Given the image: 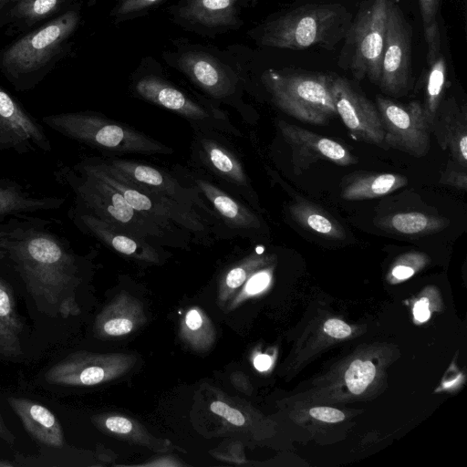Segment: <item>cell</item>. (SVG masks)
Wrapping results in <instances>:
<instances>
[{
    "label": "cell",
    "instance_id": "cell-20",
    "mask_svg": "<svg viewBox=\"0 0 467 467\" xmlns=\"http://www.w3.org/2000/svg\"><path fill=\"white\" fill-rule=\"evenodd\" d=\"M7 401L34 440L48 447L62 448L64 445L62 427L47 408L25 398L10 397Z\"/></svg>",
    "mask_w": 467,
    "mask_h": 467
},
{
    "label": "cell",
    "instance_id": "cell-36",
    "mask_svg": "<svg viewBox=\"0 0 467 467\" xmlns=\"http://www.w3.org/2000/svg\"><path fill=\"white\" fill-rule=\"evenodd\" d=\"M133 325L126 318H113L103 324V330L109 336H122L131 331Z\"/></svg>",
    "mask_w": 467,
    "mask_h": 467
},
{
    "label": "cell",
    "instance_id": "cell-6",
    "mask_svg": "<svg viewBox=\"0 0 467 467\" xmlns=\"http://www.w3.org/2000/svg\"><path fill=\"white\" fill-rule=\"evenodd\" d=\"M329 78L319 72L269 69L263 81L282 111L302 122L325 125L337 115Z\"/></svg>",
    "mask_w": 467,
    "mask_h": 467
},
{
    "label": "cell",
    "instance_id": "cell-33",
    "mask_svg": "<svg viewBox=\"0 0 467 467\" xmlns=\"http://www.w3.org/2000/svg\"><path fill=\"white\" fill-rule=\"evenodd\" d=\"M426 263V255L420 252H409L402 254L391 269V275L397 280H404Z\"/></svg>",
    "mask_w": 467,
    "mask_h": 467
},
{
    "label": "cell",
    "instance_id": "cell-19",
    "mask_svg": "<svg viewBox=\"0 0 467 467\" xmlns=\"http://www.w3.org/2000/svg\"><path fill=\"white\" fill-rule=\"evenodd\" d=\"M135 91L142 99L189 119L204 120L210 118L209 112L202 106L158 76L147 75L140 78L135 83Z\"/></svg>",
    "mask_w": 467,
    "mask_h": 467
},
{
    "label": "cell",
    "instance_id": "cell-10",
    "mask_svg": "<svg viewBox=\"0 0 467 467\" xmlns=\"http://www.w3.org/2000/svg\"><path fill=\"white\" fill-rule=\"evenodd\" d=\"M411 27L400 6L389 2L379 86L393 97L405 95L411 84Z\"/></svg>",
    "mask_w": 467,
    "mask_h": 467
},
{
    "label": "cell",
    "instance_id": "cell-21",
    "mask_svg": "<svg viewBox=\"0 0 467 467\" xmlns=\"http://www.w3.org/2000/svg\"><path fill=\"white\" fill-rule=\"evenodd\" d=\"M65 201L64 197L36 193L16 180L0 178V222L13 215L57 210Z\"/></svg>",
    "mask_w": 467,
    "mask_h": 467
},
{
    "label": "cell",
    "instance_id": "cell-34",
    "mask_svg": "<svg viewBox=\"0 0 467 467\" xmlns=\"http://www.w3.org/2000/svg\"><path fill=\"white\" fill-rule=\"evenodd\" d=\"M451 166L448 164L445 171L441 173L439 182L443 185L451 186L458 190H466L467 173L466 168L458 164Z\"/></svg>",
    "mask_w": 467,
    "mask_h": 467
},
{
    "label": "cell",
    "instance_id": "cell-44",
    "mask_svg": "<svg viewBox=\"0 0 467 467\" xmlns=\"http://www.w3.org/2000/svg\"><path fill=\"white\" fill-rule=\"evenodd\" d=\"M14 0H0V26L7 24L8 13L13 5Z\"/></svg>",
    "mask_w": 467,
    "mask_h": 467
},
{
    "label": "cell",
    "instance_id": "cell-43",
    "mask_svg": "<svg viewBox=\"0 0 467 467\" xmlns=\"http://www.w3.org/2000/svg\"><path fill=\"white\" fill-rule=\"evenodd\" d=\"M0 438L2 440H4L5 442L9 443L10 445H13L16 441V436L6 427L1 412H0Z\"/></svg>",
    "mask_w": 467,
    "mask_h": 467
},
{
    "label": "cell",
    "instance_id": "cell-12",
    "mask_svg": "<svg viewBox=\"0 0 467 467\" xmlns=\"http://www.w3.org/2000/svg\"><path fill=\"white\" fill-rule=\"evenodd\" d=\"M0 150L19 155L52 150L43 125L1 85Z\"/></svg>",
    "mask_w": 467,
    "mask_h": 467
},
{
    "label": "cell",
    "instance_id": "cell-25",
    "mask_svg": "<svg viewBox=\"0 0 467 467\" xmlns=\"http://www.w3.org/2000/svg\"><path fill=\"white\" fill-rule=\"evenodd\" d=\"M384 231L410 237L438 233L449 224V220L420 212H403L385 216L376 223Z\"/></svg>",
    "mask_w": 467,
    "mask_h": 467
},
{
    "label": "cell",
    "instance_id": "cell-29",
    "mask_svg": "<svg viewBox=\"0 0 467 467\" xmlns=\"http://www.w3.org/2000/svg\"><path fill=\"white\" fill-rule=\"evenodd\" d=\"M202 144L206 161L217 173L234 184L247 185L242 164L228 150L211 140H203Z\"/></svg>",
    "mask_w": 467,
    "mask_h": 467
},
{
    "label": "cell",
    "instance_id": "cell-26",
    "mask_svg": "<svg viewBox=\"0 0 467 467\" xmlns=\"http://www.w3.org/2000/svg\"><path fill=\"white\" fill-rule=\"evenodd\" d=\"M293 220L306 230L320 236L343 240L346 232L343 226L321 207L306 201H296L289 206Z\"/></svg>",
    "mask_w": 467,
    "mask_h": 467
},
{
    "label": "cell",
    "instance_id": "cell-30",
    "mask_svg": "<svg viewBox=\"0 0 467 467\" xmlns=\"http://www.w3.org/2000/svg\"><path fill=\"white\" fill-rule=\"evenodd\" d=\"M439 3L440 0H419L428 47L427 64L432 62L441 54V37L436 20Z\"/></svg>",
    "mask_w": 467,
    "mask_h": 467
},
{
    "label": "cell",
    "instance_id": "cell-16",
    "mask_svg": "<svg viewBox=\"0 0 467 467\" xmlns=\"http://www.w3.org/2000/svg\"><path fill=\"white\" fill-rule=\"evenodd\" d=\"M173 62L179 70L213 97L223 98L234 90V81L227 68L206 52L183 51Z\"/></svg>",
    "mask_w": 467,
    "mask_h": 467
},
{
    "label": "cell",
    "instance_id": "cell-31",
    "mask_svg": "<svg viewBox=\"0 0 467 467\" xmlns=\"http://www.w3.org/2000/svg\"><path fill=\"white\" fill-rule=\"evenodd\" d=\"M375 374L376 368L372 362L356 359L347 369L345 380L353 394H360L372 382Z\"/></svg>",
    "mask_w": 467,
    "mask_h": 467
},
{
    "label": "cell",
    "instance_id": "cell-42",
    "mask_svg": "<svg viewBox=\"0 0 467 467\" xmlns=\"http://www.w3.org/2000/svg\"><path fill=\"white\" fill-rule=\"evenodd\" d=\"M187 327L192 330L198 329L202 323V317L199 312L195 309L190 310L185 317Z\"/></svg>",
    "mask_w": 467,
    "mask_h": 467
},
{
    "label": "cell",
    "instance_id": "cell-8",
    "mask_svg": "<svg viewBox=\"0 0 467 467\" xmlns=\"http://www.w3.org/2000/svg\"><path fill=\"white\" fill-rule=\"evenodd\" d=\"M390 0H372L359 12L351 27L349 68L358 80L368 77L379 85Z\"/></svg>",
    "mask_w": 467,
    "mask_h": 467
},
{
    "label": "cell",
    "instance_id": "cell-28",
    "mask_svg": "<svg viewBox=\"0 0 467 467\" xmlns=\"http://www.w3.org/2000/svg\"><path fill=\"white\" fill-rule=\"evenodd\" d=\"M429 70L426 78L423 105V114L431 131L437 110L443 99L446 85V61L440 54L432 62L428 64Z\"/></svg>",
    "mask_w": 467,
    "mask_h": 467
},
{
    "label": "cell",
    "instance_id": "cell-4",
    "mask_svg": "<svg viewBox=\"0 0 467 467\" xmlns=\"http://www.w3.org/2000/svg\"><path fill=\"white\" fill-rule=\"evenodd\" d=\"M347 15L340 5L300 6L265 23L259 30L257 42L293 50L329 44L344 33Z\"/></svg>",
    "mask_w": 467,
    "mask_h": 467
},
{
    "label": "cell",
    "instance_id": "cell-38",
    "mask_svg": "<svg viewBox=\"0 0 467 467\" xmlns=\"http://www.w3.org/2000/svg\"><path fill=\"white\" fill-rule=\"evenodd\" d=\"M325 332L337 338H343L350 335L351 328L345 322L338 319H329L324 324Z\"/></svg>",
    "mask_w": 467,
    "mask_h": 467
},
{
    "label": "cell",
    "instance_id": "cell-18",
    "mask_svg": "<svg viewBox=\"0 0 467 467\" xmlns=\"http://www.w3.org/2000/svg\"><path fill=\"white\" fill-rule=\"evenodd\" d=\"M241 0H186L178 9L179 21L193 29L223 31L237 27Z\"/></svg>",
    "mask_w": 467,
    "mask_h": 467
},
{
    "label": "cell",
    "instance_id": "cell-2",
    "mask_svg": "<svg viewBox=\"0 0 467 467\" xmlns=\"http://www.w3.org/2000/svg\"><path fill=\"white\" fill-rule=\"evenodd\" d=\"M80 19L78 5L67 7L0 52V70L16 90H31L46 78L66 51Z\"/></svg>",
    "mask_w": 467,
    "mask_h": 467
},
{
    "label": "cell",
    "instance_id": "cell-39",
    "mask_svg": "<svg viewBox=\"0 0 467 467\" xmlns=\"http://www.w3.org/2000/svg\"><path fill=\"white\" fill-rule=\"evenodd\" d=\"M105 426L115 433L125 434L132 430V423L124 417L111 416L106 419Z\"/></svg>",
    "mask_w": 467,
    "mask_h": 467
},
{
    "label": "cell",
    "instance_id": "cell-14",
    "mask_svg": "<svg viewBox=\"0 0 467 467\" xmlns=\"http://www.w3.org/2000/svg\"><path fill=\"white\" fill-rule=\"evenodd\" d=\"M72 223L83 233L115 251L138 259L154 260L156 250L145 240L130 235L75 203L68 211Z\"/></svg>",
    "mask_w": 467,
    "mask_h": 467
},
{
    "label": "cell",
    "instance_id": "cell-9",
    "mask_svg": "<svg viewBox=\"0 0 467 467\" xmlns=\"http://www.w3.org/2000/svg\"><path fill=\"white\" fill-rule=\"evenodd\" d=\"M387 148H392L416 158L424 157L431 147V129L426 122L421 104L411 101L397 103L382 96L376 97Z\"/></svg>",
    "mask_w": 467,
    "mask_h": 467
},
{
    "label": "cell",
    "instance_id": "cell-15",
    "mask_svg": "<svg viewBox=\"0 0 467 467\" xmlns=\"http://www.w3.org/2000/svg\"><path fill=\"white\" fill-rule=\"evenodd\" d=\"M107 163L136 186L167 196L192 206L199 204L194 190L183 187L179 182L153 166L127 160H109Z\"/></svg>",
    "mask_w": 467,
    "mask_h": 467
},
{
    "label": "cell",
    "instance_id": "cell-24",
    "mask_svg": "<svg viewBox=\"0 0 467 467\" xmlns=\"http://www.w3.org/2000/svg\"><path fill=\"white\" fill-rule=\"evenodd\" d=\"M192 180L231 227L238 229H257L260 227L258 217L228 193L204 179L193 178Z\"/></svg>",
    "mask_w": 467,
    "mask_h": 467
},
{
    "label": "cell",
    "instance_id": "cell-27",
    "mask_svg": "<svg viewBox=\"0 0 467 467\" xmlns=\"http://www.w3.org/2000/svg\"><path fill=\"white\" fill-rule=\"evenodd\" d=\"M65 0H14L7 23L26 29L47 20L62 9Z\"/></svg>",
    "mask_w": 467,
    "mask_h": 467
},
{
    "label": "cell",
    "instance_id": "cell-23",
    "mask_svg": "<svg viewBox=\"0 0 467 467\" xmlns=\"http://www.w3.org/2000/svg\"><path fill=\"white\" fill-rule=\"evenodd\" d=\"M24 323L17 312L11 286L0 275V355L16 358L22 355Z\"/></svg>",
    "mask_w": 467,
    "mask_h": 467
},
{
    "label": "cell",
    "instance_id": "cell-22",
    "mask_svg": "<svg viewBox=\"0 0 467 467\" xmlns=\"http://www.w3.org/2000/svg\"><path fill=\"white\" fill-rule=\"evenodd\" d=\"M408 183V179L396 173H353L342 181L341 197L359 201L387 195Z\"/></svg>",
    "mask_w": 467,
    "mask_h": 467
},
{
    "label": "cell",
    "instance_id": "cell-35",
    "mask_svg": "<svg viewBox=\"0 0 467 467\" xmlns=\"http://www.w3.org/2000/svg\"><path fill=\"white\" fill-rule=\"evenodd\" d=\"M210 409L217 415L223 417L230 423L242 426L245 422L244 415L236 409L231 408L223 401H213Z\"/></svg>",
    "mask_w": 467,
    "mask_h": 467
},
{
    "label": "cell",
    "instance_id": "cell-45",
    "mask_svg": "<svg viewBox=\"0 0 467 467\" xmlns=\"http://www.w3.org/2000/svg\"><path fill=\"white\" fill-rule=\"evenodd\" d=\"M254 365L260 371L266 370L271 366V358L267 355H258L254 360Z\"/></svg>",
    "mask_w": 467,
    "mask_h": 467
},
{
    "label": "cell",
    "instance_id": "cell-17",
    "mask_svg": "<svg viewBox=\"0 0 467 467\" xmlns=\"http://www.w3.org/2000/svg\"><path fill=\"white\" fill-rule=\"evenodd\" d=\"M440 147L448 150L452 160L467 168V116L453 98L441 102L431 128Z\"/></svg>",
    "mask_w": 467,
    "mask_h": 467
},
{
    "label": "cell",
    "instance_id": "cell-5",
    "mask_svg": "<svg viewBox=\"0 0 467 467\" xmlns=\"http://www.w3.org/2000/svg\"><path fill=\"white\" fill-rule=\"evenodd\" d=\"M42 121L67 139L101 150L144 154L172 151L140 131L91 111L50 114Z\"/></svg>",
    "mask_w": 467,
    "mask_h": 467
},
{
    "label": "cell",
    "instance_id": "cell-37",
    "mask_svg": "<svg viewBox=\"0 0 467 467\" xmlns=\"http://www.w3.org/2000/svg\"><path fill=\"white\" fill-rule=\"evenodd\" d=\"M310 415L325 422L335 423L345 419L342 411L329 407H316L309 410Z\"/></svg>",
    "mask_w": 467,
    "mask_h": 467
},
{
    "label": "cell",
    "instance_id": "cell-13",
    "mask_svg": "<svg viewBox=\"0 0 467 467\" xmlns=\"http://www.w3.org/2000/svg\"><path fill=\"white\" fill-rule=\"evenodd\" d=\"M278 129L290 147L293 171L300 175L319 161H328L337 165L356 164V156L340 142L295 124L279 120Z\"/></svg>",
    "mask_w": 467,
    "mask_h": 467
},
{
    "label": "cell",
    "instance_id": "cell-7",
    "mask_svg": "<svg viewBox=\"0 0 467 467\" xmlns=\"http://www.w3.org/2000/svg\"><path fill=\"white\" fill-rule=\"evenodd\" d=\"M72 167L91 174L113 187L134 210L163 229L168 223L173 222L192 231L203 230V225L191 206L136 186L118 173L106 161L87 158Z\"/></svg>",
    "mask_w": 467,
    "mask_h": 467
},
{
    "label": "cell",
    "instance_id": "cell-1",
    "mask_svg": "<svg viewBox=\"0 0 467 467\" xmlns=\"http://www.w3.org/2000/svg\"><path fill=\"white\" fill-rule=\"evenodd\" d=\"M57 220L22 213L0 222V258L24 282L46 313L76 312L73 288L79 259L69 241L55 229Z\"/></svg>",
    "mask_w": 467,
    "mask_h": 467
},
{
    "label": "cell",
    "instance_id": "cell-32",
    "mask_svg": "<svg viewBox=\"0 0 467 467\" xmlns=\"http://www.w3.org/2000/svg\"><path fill=\"white\" fill-rule=\"evenodd\" d=\"M164 0H117L110 15L115 21H123L140 16Z\"/></svg>",
    "mask_w": 467,
    "mask_h": 467
},
{
    "label": "cell",
    "instance_id": "cell-41",
    "mask_svg": "<svg viewBox=\"0 0 467 467\" xmlns=\"http://www.w3.org/2000/svg\"><path fill=\"white\" fill-rule=\"evenodd\" d=\"M413 313L415 318L420 322H424L430 317L431 314L427 298H421L415 304Z\"/></svg>",
    "mask_w": 467,
    "mask_h": 467
},
{
    "label": "cell",
    "instance_id": "cell-11",
    "mask_svg": "<svg viewBox=\"0 0 467 467\" xmlns=\"http://www.w3.org/2000/svg\"><path fill=\"white\" fill-rule=\"evenodd\" d=\"M329 89L338 115L350 136L388 149L377 107L345 78L330 74Z\"/></svg>",
    "mask_w": 467,
    "mask_h": 467
},
{
    "label": "cell",
    "instance_id": "cell-40",
    "mask_svg": "<svg viewBox=\"0 0 467 467\" xmlns=\"http://www.w3.org/2000/svg\"><path fill=\"white\" fill-rule=\"evenodd\" d=\"M269 275L261 272L254 275L248 282L246 290L249 294H255L263 290L269 283Z\"/></svg>",
    "mask_w": 467,
    "mask_h": 467
},
{
    "label": "cell",
    "instance_id": "cell-3",
    "mask_svg": "<svg viewBox=\"0 0 467 467\" xmlns=\"http://www.w3.org/2000/svg\"><path fill=\"white\" fill-rule=\"evenodd\" d=\"M54 176L61 185L71 189L75 203L119 230L143 240L163 237L161 226L134 210L117 190L100 179L62 163Z\"/></svg>",
    "mask_w": 467,
    "mask_h": 467
}]
</instances>
